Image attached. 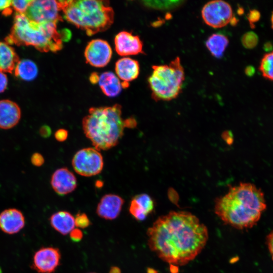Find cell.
Wrapping results in <instances>:
<instances>
[{
	"instance_id": "3957f363",
	"label": "cell",
	"mask_w": 273,
	"mask_h": 273,
	"mask_svg": "<svg viewBox=\"0 0 273 273\" xmlns=\"http://www.w3.org/2000/svg\"><path fill=\"white\" fill-rule=\"evenodd\" d=\"M84 133L98 150H107L116 146L124 134V120L121 106L92 107L82 121Z\"/></svg>"
},
{
	"instance_id": "ee69618b",
	"label": "cell",
	"mask_w": 273,
	"mask_h": 273,
	"mask_svg": "<svg viewBox=\"0 0 273 273\" xmlns=\"http://www.w3.org/2000/svg\"><path fill=\"white\" fill-rule=\"evenodd\" d=\"M147 272L148 273H154L155 271L154 270V269L149 268L147 270Z\"/></svg>"
},
{
	"instance_id": "8fae6325",
	"label": "cell",
	"mask_w": 273,
	"mask_h": 273,
	"mask_svg": "<svg viewBox=\"0 0 273 273\" xmlns=\"http://www.w3.org/2000/svg\"><path fill=\"white\" fill-rule=\"evenodd\" d=\"M60 259L58 248L42 247L34 254L32 267L39 273H53L60 265Z\"/></svg>"
},
{
	"instance_id": "603a6c76",
	"label": "cell",
	"mask_w": 273,
	"mask_h": 273,
	"mask_svg": "<svg viewBox=\"0 0 273 273\" xmlns=\"http://www.w3.org/2000/svg\"><path fill=\"white\" fill-rule=\"evenodd\" d=\"M141 210L147 216L151 213L154 209V201L147 194H140L132 198Z\"/></svg>"
},
{
	"instance_id": "ffe728a7",
	"label": "cell",
	"mask_w": 273,
	"mask_h": 273,
	"mask_svg": "<svg viewBox=\"0 0 273 273\" xmlns=\"http://www.w3.org/2000/svg\"><path fill=\"white\" fill-rule=\"evenodd\" d=\"M13 69L16 76L25 81L34 80L38 73L37 65L29 59H22L17 61Z\"/></svg>"
},
{
	"instance_id": "b9f144b4",
	"label": "cell",
	"mask_w": 273,
	"mask_h": 273,
	"mask_svg": "<svg viewBox=\"0 0 273 273\" xmlns=\"http://www.w3.org/2000/svg\"><path fill=\"white\" fill-rule=\"evenodd\" d=\"M99 75H98L97 73H92L89 77L90 81L93 84H96L98 83V79H99Z\"/></svg>"
},
{
	"instance_id": "e575fe53",
	"label": "cell",
	"mask_w": 273,
	"mask_h": 273,
	"mask_svg": "<svg viewBox=\"0 0 273 273\" xmlns=\"http://www.w3.org/2000/svg\"><path fill=\"white\" fill-rule=\"evenodd\" d=\"M222 139L229 145H231L234 142L233 135L230 130H225L221 134Z\"/></svg>"
},
{
	"instance_id": "d6986e66",
	"label": "cell",
	"mask_w": 273,
	"mask_h": 273,
	"mask_svg": "<svg viewBox=\"0 0 273 273\" xmlns=\"http://www.w3.org/2000/svg\"><path fill=\"white\" fill-rule=\"evenodd\" d=\"M50 222L51 226L63 235L70 233L75 226L74 217L66 211H59L53 214Z\"/></svg>"
},
{
	"instance_id": "4dcf8cb0",
	"label": "cell",
	"mask_w": 273,
	"mask_h": 273,
	"mask_svg": "<svg viewBox=\"0 0 273 273\" xmlns=\"http://www.w3.org/2000/svg\"><path fill=\"white\" fill-rule=\"evenodd\" d=\"M31 162L35 166H40L44 163V159L41 154L35 153L31 157Z\"/></svg>"
},
{
	"instance_id": "7a4b0ae2",
	"label": "cell",
	"mask_w": 273,
	"mask_h": 273,
	"mask_svg": "<svg viewBox=\"0 0 273 273\" xmlns=\"http://www.w3.org/2000/svg\"><path fill=\"white\" fill-rule=\"evenodd\" d=\"M264 194L254 185L240 183L215 200L214 212L226 224L237 229L250 228L266 208Z\"/></svg>"
},
{
	"instance_id": "d4e9b609",
	"label": "cell",
	"mask_w": 273,
	"mask_h": 273,
	"mask_svg": "<svg viewBox=\"0 0 273 273\" xmlns=\"http://www.w3.org/2000/svg\"><path fill=\"white\" fill-rule=\"evenodd\" d=\"M259 70L264 77L273 80V51L263 56L260 62Z\"/></svg>"
},
{
	"instance_id": "d590c367",
	"label": "cell",
	"mask_w": 273,
	"mask_h": 273,
	"mask_svg": "<svg viewBox=\"0 0 273 273\" xmlns=\"http://www.w3.org/2000/svg\"><path fill=\"white\" fill-rule=\"evenodd\" d=\"M12 6V1L0 0V12H6L8 11Z\"/></svg>"
},
{
	"instance_id": "74e56055",
	"label": "cell",
	"mask_w": 273,
	"mask_h": 273,
	"mask_svg": "<svg viewBox=\"0 0 273 273\" xmlns=\"http://www.w3.org/2000/svg\"><path fill=\"white\" fill-rule=\"evenodd\" d=\"M137 122L133 117H129L124 120L125 127L133 128L136 127Z\"/></svg>"
},
{
	"instance_id": "83f0119b",
	"label": "cell",
	"mask_w": 273,
	"mask_h": 273,
	"mask_svg": "<svg viewBox=\"0 0 273 273\" xmlns=\"http://www.w3.org/2000/svg\"><path fill=\"white\" fill-rule=\"evenodd\" d=\"M129 211L131 215L137 220L143 221L147 217V216L140 209L135 201L132 199L130 203Z\"/></svg>"
},
{
	"instance_id": "9a60e30c",
	"label": "cell",
	"mask_w": 273,
	"mask_h": 273,
	"mask_svg": "<svg viewBox=\"0 0 273 273\" xmlns=\"http://www.w3.org/2000/svg\"><path fill=\"white\" fill-rule=\"evenodd\" d=\"M115 70L118 78L122 81L123 88L129 86V82L136 79L140 73L139 62L128 57L119 59L115 64Z\"/></svg>"
},
{
	"instance_id": "7dc6e473",
	"label": "cell",
	"mask_w": 273,
	"mask_h": 273,
	"mask_svg": "<svg viewBox=\"0 0 273 273\" xmlns=\"http://www.w3.org/2000/svg\"><path fill=\"white\" fill-rule=\"evenodd\" d=\"M0 273H2V270L1 268H0Z\"/></svg>"
},
{
	"instance_id": "6da1fadb",
	"label": "cell",
	"mask_w": 273,
	"mask_h": 273,
	"mask_svg": "<svg viewBox=\"0 0 273 273\" xmlns=\"http://www.w3.org/2000/svg\"><path fill=\"white\" fill-rule=\"evenodd\" d=\"M147 234L151 250L164 261L178 266L193 260L208 238L206 226L191 213L182 211L160 216Z\"/></svg>"
},
{
	"instance_id": "4fadbf2b",
	"label": "cell",
	"mask_w": 273,
	"mask_h": 273,
	"mask_svg": "<svg viewBox=\"0 0 273 273\" xmlns=\"http://www.w3.org/2000/svg\"><path fill=\"white\" fill-rule=\"evenodd\" d=\"M51 184L57 194L64 196L75 190L77 187V180L71 171L66 167H63L57 169L53 173Z\"/></svg>"
},
{
	"instance_id": "484cf974",
	"label": "cell",
	"mask_w": 273,
	"mask_h": 273,
	"mask_svg": "<svg viewBox=\"0 0 273 273\" xmlns=\"http://www.w3.org/2000/svg\"><path fill=\"white\" fill-rule=\"evenodd\" d=\"M258 35L253 31H248L242 37L241 41L243 46L246 49L254 48L258 42Z\"/></svg>"
},
{
	"instance_id": "ac0fdd59",
	"label": "cell",
	"mask_w": 273,
	"mask_h": 273,
	"mask_svg": "<svg viewBox=\"0 0 273 273\" xmlns=\"http://www.w3.org/2000/svg\"><path fill=\"white\" fill-rule=\"evenodd\" d=\"M98 83L103 93L109 97L117 96L123 88L122 82L115 74L110 71L99 75Z\"/></svg>"
},
{
	"instance_id": "f546056e",
	"label": "cell",
	"mask_w": 273,
	"mask_h": 273,
	"mask_svg": "<svg viewBox=\"0 0 273 273\" xmlns=\"http://www.w3.org/2000/svg\"><path fill=\"white\" fill-rule=\"evenodd\" d=\"M260 17V13L257 10L253 9L249 11L247 18L251 28L255 27L254 23L259 20Z\"/></svg>"
},
{
	"instance_id": "1f68e13d",
	"label": "cell",
	"mask_w": 273,
	"mask_h": 273,
	"mask_svg": "<svg viewBox=\"0 0 273 273\" xmlns=\"http://www.w3.org/2000/svg\"><path fill=\"white\" fill-rule=\"evenodd\" d=\"M69 234L71 240L74 242L80 241L83 237L82 232L79 229H74Z\"/></svg>"
},
{
	"instance_id": "ab89813d",
	"label": "cell",
	"mask_w": 273,
	"mask_h": 273,
	"mask_svg": "<svg viewBox=\"0 0 273 273\" xmlns=\"http://www.w3.org/2000/svg\"><path fill=\"white\" fill-rule=\"evenodd\" d=\"M255 72V69L254 67L251 65L248 66L245 69V73L248 76H253Z\"/></svg>"
},
{
	"instance_id": "5bb4252c",
	"label": "cell",
	"mask_w": 273,
	"mask_h": 273,
	"mask_svg": "<svg viewBox=\"0 0 273 273\" xmlns=\"http://www.w3.org/2000/svg\"><path fill=\"white\" fill-rule=\"evenodd\" d=\"M124 201L118 195L108 194L101 199L97 207L99 216L107 220H113L119 215Z\"/></svg>"
},
{
	"instance_id": "5b68a950",
	"label": "cell",
	"mask_w": 273,
	"mask_h": 273,
	"mask_svg": "<svg viewBox=\"0 0 273 273\" xmlns=\"http://www.w3.org/2000/svg\"><path fill=\"white\" fill-rule=\"evenodd\" d=\"M57 23L36 22L25 14H16L12 30L16 42L33 46L43 51L56 52L62 49L66 41L63 30H57Z\"/></svg>"
},
{
	"instance_id": "e0dca14e",
	"label": "cell",
	"mask_w": 273,
	"mask_h": 273,
	"mask_svg": "<svg viewBox=\"0 0 273 273\" xmlns=\"http://www.w3.org/2000/svg\"><path fill=\"white\" fill-rule=\"evenodd\" d=\"M21 110L15 102L0 100V128L8 129L16 126L21 118Z\"/></svg>"
},
{
	"instance_id": "30bf717a",
	"label": "cell",
	"mask_w": 273,
	"mask_h": 273,
	"mask_svg": "<svg viewBox=\"0 0 273 273\" xmlns=\"http://www.w3.org/2000/svg\"><path fill=\"white\" fill-rule=\"evenodd\" d=\"M112 49L107 41L101 39L90 41L85 47L84 57L87 63L95 67H103L110 62Z\"/></svg>"
},
{
	"instance_id": "7402d4cb",
	"label": "cell",
	"mask_w": 273,
	"mask_h": 273,
	"mask_svg": "<svg viewBox=\"0 0 273 273\" xmlns=\"http://www.w3.org/2000/svg\"><path fill=\"white\" fill-rule=\"evenodd\" d=\"M17 61L12 47L7 42L0 41V71L6 72L13 70Z\"/></svg>"
},
{
	"instance_id": "cb8c5ba5",
	"label": "cell",
	"mask_w": 273,
	"mask_h": 273,
	"mask_svg": "<svg viewBox=\"0 0 273 273\" xmlns=\"http://www.w3.org/2000/svg\"><path fill=\"white\" fill-rule=\"evenodd\" d=\"M181 1H145L143 5L148 8L160 10L174 9L182 5Z\"/></svg>"
},
{
	"instance_id": "f1b7e54d",
	"label": "cell",
	"mask_w": 273,
	"mask_h": 273,
	"mask_svg": "<svg viewBox=\"0 0 273 273\" xmlns=\"http://www.w3.org/2000/svg\"><path fill=\"white\" fill-rule=\"evenodd\" d=\"M91 222L84 213L79 212L76 215L75 217V225L77 228L85 229L89 226Z\"/></svg>"
},
{
	"instance_id": "7c38bea8",
	"label": "cell",
	"mask_w": 273,
	"mask_h": 273,
	"mask_svg": "<svg viewBox=\"0 0 273 273\" xmlns=\"http://www.w3.org/2000/svg\"><path fill=\"white\" fill-rule=\"evenodd\" d=\"M114 43L115 50L120 56L135 55L143 53L142 41L138 36L129 32H119L115 37Z\"/></svg>"
},
{
	"instance_id": "bcb514c9",
	"label": "cell",
	"mask_w": 273,
	"mask_h": 273,
	"mask_svg": "<svg viewBox=\"0 0 273 273\" xmlns=\"http://www.w3.org/2000/svg\"><path fill=\"white\" fill-rule=\"evenodd\" d=\"M241 13V14H243V9L242 8H240L239 11H238V14H240V13Z\"/></svg>"
},
{
	"instance_id": "8992f818",
	"label": "cell",
	"mask_w": 273,
	"mask_h": 273,
	"mask_svg": "<svg viewBox=\"0 0 273 273\" xmlns=\"http://www.w3.org/2000/svg\"><path fill=\"white\" fill-rule=\"evenodd\" d=\"M148 78L152 97L155 101L175 99L181 91L185 80L184 69L177 57L168 65H153Z\"/></svg>"
},
{
	"instance_id": "4316f807",
	"label": "cell",
	"mask_w": 273,
	"mask_h": 273,
	"mask_svg": "<svg viewBox=\"0 0 273 273\" xmlns=\"http://www.w3.org/2000/svg\"><path fill=\"white\" fill-rule=\"evenodd\" d=\"M31 1L16 0L12 1V8L17 12V14H25L27 12Z\"/></svg>"
},
{
	"instance_id": "52a82bcc",
	"label": "cell",
	"mask_w": 273,
	"mask_h": 273,
	"mask_svg": "<svg viewBox=\"0 0 273 273\" xmlns=\"http://www.w3.org/2000/svg\"><path fill=\"white\" fill-rule=\"evenodd\" d=\"M76 173L84 176H92L100 173L103 168V156L95 148H85L78 151L72 160Z\"/></svg>"
},
{
	"instance_id": "44dd1931",
	"label": "cell",
	"mask_w": 273,
	"mask_h": 273,
	"mask_svg": "<svg viewBox=\"0 0 273 273\" xmlns=\"http://www.w3.org/2000/svg\"><path fill=\"white\" fill-rule=\"evenodd\" d=\"M229 42V39L225 35L214 33L208 38L206 46L213 57L219 59L223 56Z\"/></svg>"
},
{
	"instance_id": "7bdbcfd3",
	"label": "cell",
	"mask_w": 273,
	"mask_h": 273,
	"mask_svg": "<svg viewBox=\"0 0 273 273\" xmlns=\"http://www.w3.org/2000/svg\"><path fill=\"white\" fill-rule=\"evenodd\" d=\"M109 273H121V270L117 266H112L109 270Z\"/></svg>"
},
{
	"instance_id": "f35d334b",
	"label": "cell",
	"mask_w": 273,
	"mask_h": 273,
	"mask_svg": "<svg viewBox=\"0 0 273 273\" xmlns=\"http://www.w3.org/2000/svg\"><path fill=\"white\" fill-rule=\"evenodd\" d=\"M267 243L273 259V232L267 237Z\"/></svg>"
},
{
	"instance_id": "60d3db41",
	"label": "cell",
	"mask_w": 273,
	"mask_h": 273,
	"mask_svg": "<svg viewBox=\"0 0 273 273\" xmlns=\"http://www.w3.org/2000/svg\"><path fill=\"white\" fill-rule=\"evenodd\" d=\"M263 50L267 52H271L272 51L273 44L270 41H266L263 46Z\"/></svg>"
},
{
	"instance_id": "9c48e42d",
	"label": "cell",
	"mask_w": 273,
	"mask_h": 273,
	"mask_svg": "<svg viewBox=\"0 0 273 273\" xmlns=\"http://www.w3.org/2000/svg\"><path fill=\"white\" fill-rule=\"evenodd\" d=\"M204 22L213 28H221L229 23L233 18L231 6L227 2L212 1L206 3L201 11Z\"/></svg>"
},
{
	"instance_id": "2e32d148",
	"label": "cell",
	"mask_w": 273,
	"mask_h": 273,
	"mask_svg": "<svg viewBox=\"0 0 273 273\" xmlns=\"http://www.w3.org/2000/svg\"><path fill=\"white\" fill-rule=\"evenodd\" d=\"M25 225L23 213L15 208L6 209L0 213V229L8 234L19 232Z\"/></svg>"
},
{
	"instance_id": "f6af8a7d",
	"label": "cell",
	"mask_w": 273,
	"mask_h": 273,
	"mask_svg": "<svg viewBox=\"0 0 273 273\" xmlns=\"http://www.w3.org/2000/svg\"><path fill=\"white\" fill-rule=\"evenodd\" d=\"M271 27L273 29V12H272L271 16Z\"/></svg>"
},
{
	"instance_id": "277c9868",
	"label": "cell",
	"mask_w": 273,
	"mask_h": 273,
	"mask_svg": "<svg viewBox=\"0 0 273 273\" xmlns=\"http://www.w3.org/2000/svg\"><path fill=\"white\" fill-rule=\"evenodd\" d=\"M65 19L91 36L112 24L114 12L107 1H60Z\"/></svg>"
},
{
	"instance_id": "c3c4849f",
	"label": "cell",
	"mask_w": 273,
	"mask_h": 273,
	"mask_svg": "<svg viewBox=\"0 0 273 273\" xmlns=\"http://www.w3.org/2000/svg\"><path fill=\"white\" fill-rule=\"evenodd\" d=\"M92 273H93V272H92Z\"/></svg>"
},
{
	"instance_id": "836d02e7",
	"label": "cell",
	"mask_w": 273,
	"mask_h": 273,
	"mask_svg": "<svg viewBox=\"0 0 273 273\" xmlns=\"http://www.w3.org/2000/svg\"><path fill=\"white\" fill-rule=\"evenodd\" d=\"M8 78L6 72L0 71V93L4 92L7 87Z\"/></svg>"
},
{
	"instance_id": "d6a6232c",
	"label": "cell",
	"mask_w": 273,
	"mask_h": 273,
	"mask_svg": "<svg viewBox=\"0 0 273 273\" xmlns=\"http://www.w3.org/2000/svg\"><path fill=\"white\" fill-rule=\"evenodd\" d=\"M68 135V132L67 130L63 128L57 130L55 133V138L58 142L65 141Z\"/></svg>"
},
{
	"instance_id": "ba28073f",
	"label": "cell",
	"mask_w": 273,
	"mask_h": 273,
	"mask_svg": "<svg viewBox=\"0 0 273 273\" xmlns=\"http://www.w3.org/2000/svg\"><path fill=\"white\" fill-rule=\"evenodd\" d=\"M60 1H31L25 15L36 22H56L62 20Z\"/></svg>"
},
{
	"instance_id": "8d00e7d4",
	"label": "cell",
	"mask_w": 273,
	"mask_h": 273,
	"mask_svg": "<svg viewBox=\"0 0 273 273\" xmlns=\"http://www.w3.org/2000/svg\"><path fill=\"white\" fill-rule=\"evenodd\" d=\"M51 133V129L48 125H42L39 129V133L43 138H48Z\"/></svg>"
}]
</instances>
